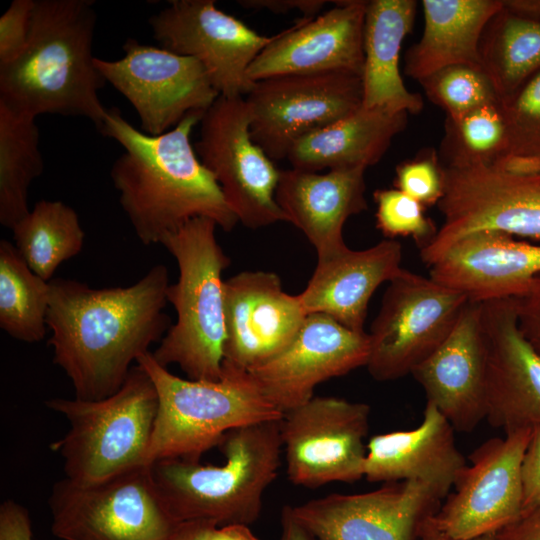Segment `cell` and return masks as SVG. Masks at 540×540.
Masks as SVG:
<instances>
[{"label":"cell","instance_id":"21","mask_svg":"<svg viewBox=\"0 0 540 540\" xmlns=\"http://www.w3.org/2000/svg\"><path fill=\"white\" fill-rule=\"evenodd\" d=\"M482 303L487 347V415L509 433L540 429V354L521 334L513 298Z\"/></svg>","mask_w":540,"mask_h":540},{"label":"cell","instance_id":"23","mask_svg":"<svg viewBox=\"0 0 540 540\" xmlns=\"http://www.w3.org/2000/svg\"><path fill=\"white\" fill-rule=\"evenodd\" d=\"M540 273V244L483 230L455 242L433 265L430 278L485 302L524 293Z\"/></svg>","mask_w":540,"mask_h":540},{"label":"cell","instance_id":"35","mask_svg":"<svg viewBox=\"0 0 540 540\" xmlns=\"http://www.w3.org/2000/svg\"><path fill=\"white\" fill-rule=\"evenodd\" d=\"M418 82L427 98L450 118L500 100L485 72L477 67H445Z\"/></svg>","mask_w":540,"mask_h":540},{"label":"cell","instance_id":"12","mask_svg":"<svg viewBox=\"0 0 540 540\" xmlns=\"http://www.w3.org/2000/svg\"><path fill=\"white\" fill-rule=\"evenodd\" d=\"M244 99L253 141L282 160L303 137L362 107V79L347 72L279 75L256 81Z\"/></svg>","mask_w":540,"mask_h":540},{"label":"cell","instance_id":"46","mask_svg":"<svg viewBox=\"0 0 540 540\" xmlns=\"http://www.w3.org/2000/svg\"><path fill=\"white\" fill-rule=\"evenodd\" d=\"M281 538L280 540H315L293 516L291 506H285L281 513Z\"/></svg>","mask_w":540,"mask_h":540},{"label":"cell","instance_id":"41","mask_svg":"<svg viewBox=\"0 0 540 540\" xmlns=\"http://www.w3.org/2000/svg\"><path fill=\"white\" fill-rule=\"evenodd\" d=\"M522 481L523 512L540 507V429L538 428H534L524 456Z\"/></svg>","mask_w":540,"mask_h":540},{"label":"cell","instance_id":"28","mask_svg":"<svg viewBox=\"0 0 540 540\" xmlns=\"http://www.w3.org/2000/svg\"><path fill=\"white\" fill-rule=\"evenodd\" d=\"M408 116L404 111L362 106L300 139L287 159L292 168L304 171L367 169L383 158L392 140L407 127Z\"/></svg>","mask_w":540,"mask_h":540},{"label":"cell","instance_id":"18","mask_svg":"<svg viewBox=\"0 0 540 540\" xmlns=\"http://www.w3.org/2000/svg\"><path fill=\"white\" fill-rule=\"evenodd\" d=\"M369 352L368 333L313 313L280 353L248 372L268 401L284 414L312 399L320 383L366 367Z\"/></svg>","mask_w":540,"mask_h":540},{"label":"cell","instance_id":"43","mask_svg":"<svg viewBox=\"0 0 540 540\" xmlns=\"http://www.w3.org/2000/svg\"><path fill=\"white\" fill-rule=\"evenodd\" d=\"M324 0H240L238 4L250 10H268L273 13L298 11L303 18H312L320 14L326 5Z\"/></svg>","mask_w":540,"mask_h":540},{"label":"cell","instance_id":"16","mask_svg":"<svg viewBox=\"0 0 540 540\" xmlns=\"http://www.w3.org/2000/svg\"><path fill=\"white\" fill-rule=\"evenodd\" d=\"M149 24L160 47L198 60L224 97L250 92L255 82L248 76L249 67L274 38L258 34L213 0L170 1Z\"/></svg>","mask_w":540,"mask_h":540},{"label":"cell","instance_id":"34","mask_svg":"<svg viewBox=\"0 0 540 540\" xmlns=\"http://www.w3.org/2000/svg\"><path fill=\"white\" fill-rule=\"evenodd\" d=\"M438 156L444 167L492 165L507 152V133L500 100L459 117H446Z\"/></svg>","mask_w":540,"mask_h":540},{"label":"cell","instance_id":"38","mask_svg":"<svg viewBox=\"0 0 540 540\" xmlns=\"http://www.w3.org/2000/svg\"><path fill=\"white\" fill-rule=\"evenodd\" d=\"M395 188L424 207L437 205L444 195V166L433 149L422 150L413 159L397 165Z\"/></svg>","mask_w":540,"mask_h":540},{"label":"cell","instance_id":"47","mask_svg":"<svg viewBox=\"0 0 540 540\" xmlns=\"http://www.w3.org/2000/svg\"><path fill=\"white\" fill-rule=\"evenodd\" d=\"M209 540H260L245 524H229L217 526Z\"/></svg>","mask_w":540,"mask_h":540},{"label":"cell","instance_id":"29","mask_svg":"<svg viewBox=\"0 0 540 540\" xmlns=\"http://www.w3.org/2000/svg\"><path fill=\"white\" fill-rule=\"evenodd\" d=\"M414 0L367 1L362 74L364 107H385L409 115L422 111L421 95L409 91L399 69L403 40L417 14Z\"/></svg>","mask_w":540,"mask_h":540},{"label":"cell","instance_id":"6","mask_svg":"<svg viewBox=\"0 0 540 540\" xmlns=\"http://www.w3.org/2000/svg\"><path fill=\"white\" fill-rule=\"evenodd\" d=\"M136 364L150 376L158 394L148 465L162 459L200 460L229 431L283 416L247 370L223 363L217 381L184 379L160 365L151 351Z\"/></svg>","mask_w":540,"mask_h":540},{"label":"cell","instance_id":"19","mask_svg":"<svg viewBox=\"0 0 540 540\" xmlns=\"http://www.w3.org/2000/svg\"><path fill=\"white\" fill-rule=\"evenodd\" d=\"M298 295L268 271H242L224 282L223 363L250 370L280 353L307 317Z\"/></svg>","mask_w":540,"mask_h":540},{"label":"cell","instance_id":"2","mask_svg":"<svg viewBox=\"0 0 540 540\" xmlns=\"http://www.w3.org/2000/svg\"><path fill=\"white\" fill-rule=\"evenodd\" d=\"M204 113L192 112L173 129L152 136L130 124L117 108H108L98 128L123 147L110 177L121 208L145 246L161 244L196 217L210 218L226 232L239 222L191 142Z\"/></svg>","mask_w":540,"mask_h":540},{"label":"cell","instance_id":"39","mask_svg":"<svg viewBox=\"0 0 540 540\" xmlns=\"http://www.w3.org/2000/svg\"><path fill=\"white\" fill-rule=\"evenodd\" d=\"M35 0H13L0 17V66L15 60L26 48Z\"/></svg>","mask_w":540,"mask_h":540},{"label":"cell","instance_id":"15","mask_svg":"<svg viewBox=\"0 0 540 540\" xmlns=\"http://www.w3.org/2000/svg\"><path fill=\"white\" fill-rule=\"evenodd\" d=\"M533 428L505 433L478 446L454 484L455 491L432 516L453 540L494 534L523 512L522 464Z\"/></svg>","mask_w":540,"mask_h":540},{"label":"cell","instance_id":"45","mask_svg":"<svg viewBox=\"0 0 540 540\" xmlns=\"http://www.w3.org/2000/svg\"><path fill=\"white\" fill-rule=\"evenodd\" d=\"M218 525L208 520L180 522L168 540H209Z\"/></svg>","mask_w":540,"mask_h":540},{"label":"cell","instance_id":"3","mask_svg":"<svg viewBox=\"0 0 540 540\" xmlns=\"http://www.w3.org/2000/svg\"><path fill=\"white\" fill-rule=\"evenodd\" d=\"M93 0H35L24 51L0 66V104L36 118L82 117L99 128L108 108L98 95L106 81L95 65Z\"/></svg>","mask_w":540,"mask_h":540},{"label":"cell","instance_id":"32","mask_svg":"<svg viewBox=\"0 0 540 540\" xmlns=\"http://www.w3.org/2000/svg\"><path fill=\"white\" fill-rule=\"evenodd\" d=\"M11 230L18 253L48 282L84 246L85 233L77 212L60 200L38 201Z\"/></svg>","mask_w":540,"mask_h":540},{"label":"cell","instance_id":"48","mask_svg":"<svg viewBox=\"0 0 540 540\" xmlns=\"http://www.w3.org/2000/svg\"><path fill=\"white\" fill-rule=\"evenodd\" d=\"M432 516L429 517L422 526L417 540H453L437 529V527L432 522ZM470 540H494V534H488Z\"/></svg>","mask_w":540,"mask_h":540},{"label":"cell","instance_id":"44","mask_svg":"<svg viewBox=\"0 0 540 540\" xmlns=\"http://www.w3.org/2000/svg\"><path fill=\"white\" fill-rule=\"evenodd\" d=\"M494 540H540V507L524 511L516 521L494 533Z\"/></svg>","mask_w":540,"mask_h":540},{"label":"cell","instance_id":"36","mask_svg":"<svg viewBox=\"0 0 540 540\" xmlns=\"http://www.w3.org/2000/svg\"><path fill=\"white\" fill-rule=\"evenodd\" d=\"M376 203V227L386 237H411L422 248L437 234L434 222L425 215V207L394 189H377L373 193Z\"/></svg>","mask_w":540,"mask_h":540},{"label":"cell","instance_id":"42","mask_svg":"<svg viewBox=\"0 0 540 540\" xmlns=\"http://www.w3.org/2000/svg\"><path fill=\"white\" fill-rule=\"evenodd\" d=\"M31 518L20 503L7 499L0 505V540H33Z\"/></svg>","mask_w":540,"mask_h":540},{"label":"cell","instance_id":"4","mask_svg":"<svg viewBox=\"0 0 540 540\" xmlns=\"http://www.w3.org/2000/svg\"><path fill=\"white\" fill-rule=\"evenodd\" d=\"M280 420L226 433L217 446L225 457L222 465L186 459L152 463L154 481L172 517L178 523L208 520L218 526L255 522L281 465Z\"/></svg>","mask_w":540,"mask_h":540},{"label":"cell","instance_id":"5","mask_svg":"<svg viewBox=\"0 0 540 540\" xmlns=\"http://www.w3.org/2000/svg\"><path fill=\"white\" fill-rule=\"evenodd\" d=\"M217 227L210 218L196 217L161 242L178 265V279L167 290L177 319L151 353L160 365H178L192 380L217 381L222 375V274L231 261L217 241Z\"/></svg>","mask_w":540,"mask_h":540},{"label":"cell","instance_id":"37","mask_svg":"<svg viewBox=\"0 0 540 540\" xmlns=\"http://www.w3.org/2000/svg\"><path fill=\"white\" fill-rule=\"evenodd\" d=\"M500 102L507 133L506 155L540 158V72Z\"/></svg>","mask_w":540,"mask_h":540},{"label":"cell","instance_id":"11","mask_svg":"<svg viewBox=\"0 0 540 540\" xmlns=\"http://www.w3.org/2000/svg\"><path fill=\"white\" fill-rule=\"evenodd\" d=\"M194 148L244 226L288 222L275 197L281 170L253 141L244 97L217 98L200 121Z\"/></svg>","mask_w":540,"mask_h":540},{"label":"cell","instance_id":"8","mask_svg":"<svg viewBox=\"0 0 540 540\" xmlns=\"http://www.w3.org/2000/svg\"><path fill=\"white\" fill-rule=\"evenodd\" d=\"M51 532L61 540H168L179 524L143 465L105 480L57 481L48 500Z\"/></svg>","mask_w":540,"mask_h":540},{"label":"cell","instance_id":"17","mask_svg":"<svg viewBox=\"0 0 540 540\" xmlns=\"http://www.w3.org/2000/svg\"><path fill=\"white\" fill-rule=\"evenodd\" d=\"M445 498L430 484L405 480L365 493H332L291 511L315 540H417Z\"/></svg>","mask_w":540,"mask_h":540},{"label":"cell","instance_id":"25","mask_svg":"<svg viewBox=\"0 0 540 540\" xmlns=\"http://www.w3.org/2000/svg\"><path fill=\"white\" fill-rule=\"evenodd\" d=\"M454 428L430 402L421 423L411 430L370 438L366 445L364 477L369 482L422 481L446 497L467 461L456 445Z\"/></svg>","mask_w":540,"mask_h":540},{"label":"cell","instance_id":"31","mask_svg":"<svg viewBox=\"0 0 540 540\" xmlns=\"http://www.w3.org/2000/svg\"><path fill=\"white\" fill-rule=\"evenodd\" d=\"M36 118L0 104V223L12 229L25 217L29 189L44 170Z\"/></svg>","mask_w":540,"mask_h":540},{"label":"cell","instance_id":"9","mask_svg":"<svg viewBox=\"0 0 540 540\" xmlns=\"http://www.w3.org/2000/svg\"><path fill=\"white\" fill-rule=\"evenodd\" d=\"M468 297L405 268L389 283L369 336L366 368L377 381L402 378L448 337Z\"/></svg>","mask_w":540,"mask_h":540},{"label":"cell","instance_id":"20","mask_svg":"<svg viewBox=\"0 0 540 540\" xmlns=\"http://www.w3.org/2000/svg\"><path fill=\"white\" fill-rule=\"evenodd\" d=\"M335 7L303 18L274 35L248 70L253 81L287 74L347 72L362 77L367 1H334Z\"/></svg>","mask_w":540,"mask_h":540},{"label":"cell","instance_id":"14","mask_svg":"<svg viewBox=\"0 0 540 540\" xmlns=\"http://www.w3.org/2000/svg\"><path fill=\"white\" fill-rule=\"evenodd\" d=\"M370 406L332 396H314L283 414L282 450L289 480L319 488L364 477Z\"/></svg>","mask_w":540,"mask_h":540},{"label":"cell","instance_id":"27","mask_svg":"<svg viewBox=\"0 0 540 540\" xmlns=\"http://www.w3.org/2000/svg\"><path fill=\"white\" fill-rule=\"evenodd\" d=\"M422 8L423 32L405 54L404 73L420 81L453 65L481 68L480 41L503 1L423 0Z\"/></svg>","mask_w":540,"mask_h":540},{"label":"cell","instance_id":"13","mask_svg":"<svg viewBox=\"0 0 540 540\" xmlns=\"http://www.w3.org/2000/svg\"><path fill=\"white\" fill-rule=\"evenodd\" d=\"M123 51L115 60L96 57L95 65L133 106L148 135L168 132L192 112H206L220 96L192 57L133 38L125 41Z\"/></svg>","mask_w":540,"mask_h":540},{"label":"cell","instance_id":"30","mask_svg":"<svg viewBox=\"0 0 540 540\" xmlns=\"http://www.w3.org/2000/svg\"><path fill=\"white\" fill-rule=\"evenodd\" d=\"M479 52L498 98L512 96L540 72V16L503 3L483 32Z\"/></svg>","mask_w":540,"mask_h":540},{"label":"cell","instance_id":"40","mask_svg":"<svg viewBox=\"0 0 540 540\" xmlns=\"http://www.w3.org/2000/svg\"><path fill=\"white\" fill-rule=\"evenodd\" d=\"M513 300L518 328L527 342L540 354V273L529 288Z\"/></svg>","mask_w":540,"mask_h":540},{"label":"cell","instance_id":"22","mask_svg":"<svg viewBox=\"0 0 540 540\" xmlns=\"http://www.w3.org/2000/svg\"><path fill=\"white\" fill-rule=\"evenodd\" d=\"M455 431L472 432L487 415V347L482 303L469 300L443 343L411 373Z\"/></svg>","mask_w":540,"mask_h":540},{"label":"cell","instance_id":"10","mask_svg":"<svg viewBox=\"0 0 540 540\" xmlns=\"http://www.w3.org/2000/svg\"><path fill=\"white\" fill-rule=\"evenodd\" d=\"M444 180L437 204L443 223L420 248L429 267L459 239L478 231L540 241V173L512 174L493 165L444 167Z\"/></svg>","mask_w":540,"mask_h":540},{"label":"cell","instance_id":"49","mask_svg":"<svg viewBox=\"0 0 540 540\" xmlns=\"http://www.w3.org/2000/svg\"><path fill=\"white\" fill-rule=\"evenodd\" d=\"M503 3L513 10L540 16V0H506Z\"/></svg>","mask_w":540,"mask_h":540},{"label":"cell","instance_id":"26","mask_svg":"<svg viewBox=\"0 0 540 540\" xmlns=\"http://www.w3.org/2000/svg\"><path fill=\"white\" fill-rule=\"evenodd\" d=\"M401 261L402 246L396 239H384L363 250L347 248L332 257L317 259L298 298L307 314H324L353 331L365 332L372 295L403 270Z\"/></svg>","mask_w":540,"mask_h":540},{"label":"cell","instance_id":"33","mask_svg":"<svg viewBox=\"0 0 540 540\" xmlns=\"http://www.w3.org/2000/svg\"><path fill=\"white\" fill-rule=\"evenodd\" d=\"M50 284L35 274L8 240L0 241V328L12 338L40 342L46 335Z\"/></svg>","mask_w":540,"mask_h":540},{"label":"cell","instance_id":"1","mask_svg":"<svg viewBox=\"0 0 540 540\" xmlns=\"http://www.w3.org/2000/svg\"><path fill=\"white\" fill-rule=\"evenodd\" d=\"M49 284L48 344L76 398L99 400L115 393L171 327L164 312L170 284L163 264L125 287L97 289L65 278Z\"/></svg>","mask_w":540,"mask_h":540},{"label":"cell","instance_id":"7","mask_svg":"<svg viewBox=\"0 0 540 540\" xmlns=\"http://www.w3.org/2000/svg\"><path fill=\"white\" fill-rule=\"evenodd\" d=\"M45 404L69 422L66 434L50 446L63 459L67 479L91 484L148 465L158 394L140 365L135 364L122 386L108 397H57Z\"/></svg>","mask_w":540,"mask_h":540},{"label":"cell","instance_id":"24","mask_svg":"<svg viewBox=\"0 0 540 540\" xmlns=\"http://www.w3.org/2000/svg\"><path fill=\"white\" fill-rule=\"evenodd\" d=\"M365 168L331 169L325 173L295 168L281 170L276 201L312 244L317 259H326L348 248L344 224L367 210Z\"/></svg>","mask_w":540,"mask_h":540}]
</instances>
